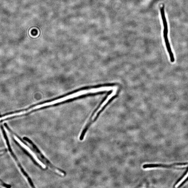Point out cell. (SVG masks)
<instances>
[{"mask_svg": "<svg viewBox=\"0 0 188 188\" xmlns=\"http://www.w3.org/2000/svg\"><path fill=\"white\" fill-rule=\"evenodd\" d=\"M24 139L29 144L30 146L32 148V149H33L34 151L37 154V156L39 157L40 160H42V163H44L45 164L47 165L50 169L57 174L63 176H65L66 175V172L64 170L60 169L53 165L51 162L44 156V155L42 153L39 149L32 142L31 140L27 138H24Z\"/></svg>", "mask_w": 188, "mask_h": 188, "instance_id": "1", "label": "cell"}, {"mask_svg": "<svg viewBox=\"0 0 188 188\" xmlns=\"http://www.w3.org/2000/svg\"><path fill=\"white\" fill-rule=\"evenodd\" d=\"M101 91H102V87H99V88L93 89L90 90H83V91L77 92L76 93L72 94L66 97L54 100V101L51 102H47L44 104L39 105V106L40 109L42 107L50 106V105H54L55 104L58 103L66 101V100L69 99L73 98H74L79 97V96H81V95H82L87 94V93H96Z\"/></svg>", "mask_w": 188, "mask_h": 188, "instance_id": "2", "label": "cell"}, {"mask_svg": "<svg viewBox=\"0 0 188 188\" xmlns=\"http://www.w3.org/2000/svg\"><path fill=\"white\" fill-rule=\"evenodd\" d=\"M14 138L16 141L18 143L21 145V146L24 148L31 155V156L37 163V164L39 165L40 167H41L43 169L46 168V166H45L43 164V163L40 160L37 158V157L36 156L35 154L32 151V150L29 148L26 145L24 144L23 142L21 141V140L19 139L16 136H14Z\"/></svg>", "mask_w": 188, "mask_h": 188, "instance_id": "3", "label": "cell"}, {"mask_svg": "<svg viewBox=\"0 0 188 188\" xmlns=\"http://www.w3.org/2000/svg\"><path fill=\"white\" fill-rule=\"evenodd\" d=\"M188 177V172L187 173V174L185 175L184 177L182 178V179L180 180V181L178 183L175 185V187H179V185L181 184L183 182L184 180H186L187 178Z\"/></svg>", "mask_w": 188, "mask_h": 188, "instance_id": "4", "label": "cell"}, {"mask_svg": "<svg viewBox=\"0 0 188 188\" xmlns=\"http://www.w3.org/2000/svg\"><path fill=\"white\" fill-rule=\"evenodd\" d=\"M3 153V152H0V155L2 154V153Z\"/></svg>", "mask_w": 188, "mask_h": 188, "instance_id": "5", "label": "cell"}]
</instances>
